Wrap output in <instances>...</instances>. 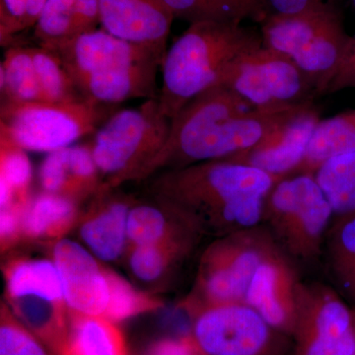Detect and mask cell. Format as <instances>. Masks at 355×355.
Instances as JSON below:
<instances>
[{
    "instance_id": "6da1fadb",
    "label": "cell",
    "mask_w": 355,
    "mask_h": 355,
    "mask_svg": "<svg viewBox=\"0 0 355 355\" xmlns=\"http://www.w3.org/2000/svg\"><path fill=\"white\" fill-rule=\"evenodd\" d=\"M279 180L251 166L209 161L164 170L154 190L200 234L221 237L261 225L266 198Z\"/></svg>"
},
{
    "instance_id": "7a4b0ae2",
    "label": "cell",
    "mask_w": 355,
    "mask_h": 355,
    "mask_svg": "<svg viewBox=\"0 0 355 355\" xmlns=\"http://www.w3.org/2000/svg\"><path fill=\"white\" fill-rule=\"evenodd\" d=\"M263 46L261 30L239 22L189 25L161 65V111L170 121L193 98L220 83L236 60Z\"/></svg>"
},
{
    "instance_id": "3957f363",
    "label": "cell",
    "mask_w": 355,
    "mask_h": 355,
    "mask_svg": "<svg viewBox=\"0 0 355 355\" xmlns=\"http://www.w3.org/2000/svg\"><path fill=\"white\" fill-rule=\"evenodd\" d=\"M335 218L314 175L294 174L272 187L263 205V226L297 268L321 266L324 241Z\"/></svg>"
},
{
    "instance_id": "277c9868",
    "label": "cell",
    "mask_w": 355,
    "mask_h": 355,
    "mask_svg": "<svg viewBox=\"0 0 355 355\" xmlns=\"http://www.w3.org/2000/svg\"><path fill=\"white\" fill-rule=\"evenodd\" d=\"M263 46L284 53L324 91L349 51L352 36L335 3H324L293 15H268L261 24Z\"/></svg>"
},
{
    "instance_id": "5b68a950",
    "label": "cell",
    "mask_w": 355,
    "mask_h": 355,
    "mask_svg": "<svg viewBox=\"0 0 355 355\" xmlns=\"http://www.w3.org/2000/svg\"><path fill=\"white\" fill-rule=\"evenodd\" d=\"M170 123L154 98L137 108L114 111L100 125L90 147L99 172L111 179L109 186L139 179L164 146Z\"/></svg>"
},
{
    "instance_id": "8992f818",
    "label": "cell",
    "mask_w": 355,
    "mask_h": 355,
    "mask_svg": "<svg viewBox=\"0 0 355 355\" xmlns=\"http://www.w3.org/2000/svg\"><path fill=\"white\" fill-rule=\"evenodd\" d=\"M113 108L85 99L69 103H1V137L23 150L50 153L94 135L114 113Z\"/></svg>"
},
{
    "instance_id": "52a82bcc",
    "label": "cell",
    "mask_w": 355,
    "mask_h": 355,
    "mask_svg": "<svg viewBox=\"0 0 355 355\" xmlns=\"http://www.w3.org/2000/svg\"><path fill=\"white\" fill-rule=\"evenodd\" d=\"M275 246L263 225L217 237L200 260L190 300L196 313L211 306L244 303L254 273Z\"/></svg>"
},
{
    "instance_id": "ba28073f",
    "label": "cell",
    "mask_w": 355,
    "mask_h": 355,
    "mask_svg": "<svg viewBox=\"0 0 355 355\" xmlns=\"http://www.w3.org/2000/svg\"><path fill=\"white\" fill-rule=\"evenodd\" d=\"M218 84L256 109L294 106L316 97L314 84L298 65L265 46L236 60Z\"/></svg>"
},
{
    "instance_id": "9c48e42d",
    "label": "cell",
    "mask_w": 355,
    "mask_h": 355,
    "mask_svg": "<svg viewBox=\"0 0 355 355\" xmlns=\"http://www.w3.org/2000/svg\"><path fill=\"white\" fill-rule=\"evenodd\" d=\"M191 338L202 355H286L289 338L250 306L231 303L198 311Z\"/></svg>"
},
{
    "instance_id": "30bf717a",
    "label": "cell",
    "mask_w": 355,
    "mask_h": 355,
    "mask_svg": "<svg viewBox=\"0 0 355 355\" xmlns=\"http://www.w3.org/2000/svg\"><path fill=\"white\" fill-rule=\"evenodd\" d=\"M302 104L279 108H253L236 114L209 116L193 130L178 150L175 166L183 168L209 161L226 160L248 150Z\"/></svg>"
},
{
    "instance_id": "8fae6325",
    "label": "cell",
    "mask_w": 355,
    "mask_h": 355,
    "mask_svg": "<svg viewBox=\"0 0 355 355\" xmlns=\"http://www.w3.org/2000/svg\"><path fill=\"white\" fill-rule=\"evenodd\" d=\"M293 355H355V319L328 282H303Z\"/></svg>"
},
{
    "instance_id": "7c38bea8",
    "label": "cell",
    "mask_w": 355,
    "mask_h": 355,
    "mask_svg": "<svg viewBox=\"0 0 355 355\" xmlns=\"http://www.w3.org/2000/svg\"><path fill=\"white\" fill-rule=\"evenodd\" d=\"M302 282L297 266L275 245L254 273L244 304L256 310L275 330L291 338Z\"/></svg>"
},
{
    "instance_id": "4fadbf2b",
    "label": "cell",
    "mask_w": 355,
    "mask_h": 355,
    "mask_svg": "<svg viewBox=\"0 0 355 355\" xmlns=\"http://www.w3.org/2000/svg\"><path fill=\"white\" fill-rule=\"evenodd\" d=\"M321 119L314 101L306 102L256 146L225 161L251 166L280 179L291 176L302 162Z\"/></svg>"
},
{
    "instance_id": "5bb4252c",
    "label": "cell",
    "mask_w": 355,
    "mask_h": 355,
    "mask_svg": "<svg viewBox=\"0 0 355 355\" xmlns=\"http://www.w3.org/2000/svg\"><path fill=\"white\" fill-rule=\"evenodd\" d=\"M51 51L60 58L76 88L102 70L149 62L162 65L164 60L155 51L114 37L102 28L65 40Z\"/></svg>"
},
{
    "instance_id": "9a60e30c",
    "label": "cell",
    "mask_w": 355,
    "mask_h": 355,
    "mask_svg": "<svg viewBox=\"0 0 355 355\" xmlns=\"http://www.w3.org/2000/svg\"><path fill=\"white\" fill-rule=\"evenodd\" d=\"M53 257L72 314L104 317L110 299L107 270H102L87 250L71 240H60L53 247Z\"/></svg>"
},
{
    "instance_id": "2e32d148",
    "label": "cell",
    "mask_w": 355,
    "mask_h": 355,
    "mask_svg": "<svg viewBox=\"0 0 355 355\" xmlns=\"http://www.w3.org/2000/svg\"><path fill=\"white\" fill-rule=\"evenodd\" d=\"M100 26L165 57L175 17L163 0H99Z\"/></svg>"
},
{
    "instance_id": "e0dca14e",
    "label": "cell",
    "mask_w": 355,
    "mask_h": 355,
    "mask_svg": "<svg viewBox=\"0 0 355 355\" xmlns=\"http://www.w3.org/2000/svg\"><path fill=\"white\" fill-rule=\"evenodd\" d=\"M160 62L118 65L96 72L79 84L83 99L104 106L116 107L135 99L159 97L157 73Z\"/></svg>"
},
{
    "instance_id": "ac0fdd59",
    "label": "cell",
    "mask_w": 355,
    "mask_h": 355,
    "mask_svg": "<svg viewBox=\"0 0 355 355\" xmlns=\"http://www.w3.org/2000/svg\"><path fill=\"white\" fill-rule=\"evenodd\" d=\"M99 173L90 144H73L48 153L40 182L44 191L76 200L97 190Z\"/></svg>"
},
{
    "instance_id": "d6986e66",
    "label": "cell",
    "mask_w": 355,
    "mask_h": 355,
    "mask_svg": "<svg viewBox=\"0 0 355 355\" xmlns=\"http://www.w3.org/2000/svg\"><path fill=\"white\" fill-rule=\"evenodd\" d=\"M321 266L328 284L355 311V214L334 218Z\"/></svg>"
},
{
    "instance_id": "ffe728a7",
    "label": "cell",
    "mask_w": 355,
    "mask_h": 355,
    "mask_svg": "<svg viewBox=\"0 0 355 355\" xmlns=\"http://www.w3.org/2000/svg\"><path fill=\"white\" fill-rule=\"evenodd\" d=\"M352 153H355V109L321 119L294 174L314 175L330 159Z\"/></svg>"
},
{
    "instance_id": "44dd1931",
    "label": "cell",
    "mask_w": 355,
    "mask_h": 355,
    "mask_svg": "<svg viewBox=\"0 0 355 355\" xmlns=\"http://www.w3.org/2000/svg\"><path fill=\"white\" fill-rule=\"evenodd\" d=\"M58 352L60 355H125V347L113 322L104 317L72 314Z\"/></svg>"
},
{
    "instance_id": "7402d4cb",
    "label": "cell",
    "mask_w": 355,
    "mask_h": 355,
    "mask_svg": "<svg viewBox=\"0 0 355 355\" xmlns=\"http://www.w3.org/2000/svg\"><path fill=\"white\" fill-rule=\"evenodd\" d=\"M128 211L127 202L114 200L92 214L81 226V238L100 260L114 261L123 253L128 239Z\"/></svg>"
},
{
    "instance_id": "603a6c76",
    "label": "cell",
    "mask_w": 355,
    "mask_h": 355,
    "mask_svg": "<svg viewBox=\"0 0 355 355\" xmlns=\"http://www.w3.org/2000/svg\"><path fill=\"white\" fill-rule=\"evenodd\" d=\"M178 19L198 22H239L261 24L268 14L261 0H163Z\"/></svg>"
},
{
    "instance_id": "cb8c5ba5",
    "label": "cell",
    "mask_w": 355,
    "mask_h": 355,
    "mask_svg": "<svg viewBox=\"0 0 355 355\" xmlns=\"http://www.w3.org/2000/svg\"><path fill=\"white\" fill-rule=\"evenodd\" d=\"M6 291L9 300L30 296L67 305L62 279L53 261L22 260L11 263L6 270Z\"/></svg>"
},
{
    "instance_id": "d4e9b609",
    "label": "cell",
    "mask_w": 355,
    "mask_h": 355,
    "mask_svg": "<svg viewBox=\"0 0 355 355\" xmlns=\"http://www.w3.org/2000/svg\"><path fill=\"white\" fill-rule=\"evenodd\" d=\"M1 103L46 102L29 46L7 49L0 64Z\"/></svg>"
},
{
    "instance_id": "484cf974",
    "label": "cell",
    "mask_w": 355,
    "mask_h": 355,
    "mask_svg": "<svg viewBox=\"0 0 355 355\" xmlns=\"http://www.w3.org/2000/svg\"><path fill=\"white\" fill-rule=\"evenodd\" d=\"M76 212V200L43 191L26 205L23 231L29 237H57L67 230Z\"/></svg>"
},
{
    "instance_id": "4316f807",
    "label": "cell",
    "mask_w": 355,
    "mask_h": 355,
    "mask_svg": "<svg viewBox=\"0 0 355 355\" xmlns=\"http://www.w3.org/2000/svg\"><path fill=\"white\" fill-rule=\"evenodd\" d=\"M314 177L330 202L335 217L355 214V153L330 159L315 172Z\"/></svg>"
},
{
    "instance_id": "83f0119b",
    "label": "cell",
    "mask_w": 355,
    "mask_h": 355,
    "mask_svg": "<svg viewBox=\"0 0 355 355\" xmlns=\"http://www.w3.org/2000/svg\"><path fill=\"white\" fill-rule=\"evenodd\" d=\"M164 210L150 205H140L130 209L128 238L135 246L156 245L200 234L190 224L175 228Z\"/></svg>"
},
{
    "instance_id": "f1b7e54d",
    "label": "cell",
    "mask_w": 355,
    "mask_h": 355,
    "mask_svg": "<svg viewBox=\"0 0 355 355\" xmlns=\"http://www.w3.org/2000/svg\"><path fill=\"white\" fill-rule=\"evenodd\" d=\"M31 178V163L25 150L1 137V209L29 202L28 190Z\"/></svg>"
},
{
    "instance_id": "f546056e",
    "label": "cell",
    "mask_w": 355,
    "mask_h": 355,
    "mask_svg": "<svg viewBox=\"0 0 355 355\" xmlns=\"http://www.w3.org/2000/svg\"><path fill=\"white\" fill-rule=\"evenodd\" d=\"M30 53L46 102L69 103L83 100L57 53L40 46L30 48Z\"/></svg>"
},
{
    "instance_id": "4dcf8cb0",
    "label": "cell",
    "mask_w": 355,
    "mask_h": 355,
    "mask_svg": "<svg viewBox=\"0 0 355 355\" xmlns=\"http://www.w3.org/2000/svg\"><path fill=\"white\" fill-rule=\"evenodd\" d=\"M195 237L190 236L161 244L135 246L130 256V270L142 282L158 279L173 261L188 253Z\"/></svg>"
},
{
    "instance_id": "1f68e13d",
    "label": "cell",
    "mask_w": 355,
    "mask_h": 355,
    "mask_svg": "<svg viewBox=\"0 0 355 355\" xmlns=\"http://www.w3.org/2000/svg\"><path fill=\"white\" fill-rule=\"evenodd\" d=\"M76 0H48L34 27V37L42 48L53 50L69 38Z\"/></svg>"
},
{
    "instance_id": "d6a6232c",
    "label": "cell",
    "mask_w": 355,
    "mask_h": 355,
    "mask_svg": "<svg viewBox=\"0 0 355 355\" xmlns=\"http://www.w3.org/2000/svg\"><path fill=\"white\" fill-rule=\"evenodd\" d=\"M107 275L110 299L104 318L112 322L121 321L155 307L153 300L135 291L125 279L113 272H107Z\"/></svg>"
},
{
    "instance_id": "836d02e7",
    "label": "cell",
    "mask_w": 355,
    "mask_h": 355,
    "mask_svg": "<svg viewBox=\"0 0 355 355\" xmlns=\"http://www.w3.org/2000/svg\"><path fill=\"white\" fill-rule=\"evenodd\" d=\"M0 355H51L36 335L9 313L2 309L0 326Z\"/></svg>"
},
{
    "instance_id": "e575fe53",
    "label": "cell",
    "mask_w": 355,
    "mask_h": 355,
    "mask_svg": "<svg viewBox=\"0 0 355 355\" xmlns=\"http://www.w3.org/2000/svg\"><path fill=\"white\" fill-rule=\"evenodd\" d=\"M27 0H0V41L8 43L14 35L24 31Z\"/></svg>"
},
{
    "instance_id": "d590c367",
    "label": "cell",
    "mask_w": 355,
    "mask_h": 355,
    "mask_svg": "<svg viewBox=\"0 0 355 355\" xmlns=\"http://www.w3.org/2000/svg\"><path fill=\"white\" fill-rule=\"evenodd\" d=\"M100 25L99 0H76L69 38L94 31Z\"/></svg>"
},
{
    "instance_id": "8d00e7d4",
    "label": "cell",
    "mask_w": 355,
    "mask_h": 355,
    "mask_svg": "<svg viewBox=\"0 0 355 355\" xmlns=\"http://www.w3.org/2000/svg\"><path fill=\"white\" fill-rule=\"evenodd\" d=\"M347 89H355V34L352 36L349 51L336 70L324 95L334 94Z\"/></svg>"
},
{
    "instance_id": "74e56055",
    "label": "cell",
    "mask_w": 355,
    "mask_h": 355,
    "mask_svg": "<svg viewBox=\"0 0 355 355\" xmlns=\"http://www.w3.org/2000/svg\"><path fill=\"white\" fill-rule=\"evenodd\" d=\"M27 203H16L6 209H1L0 214V234L2 244H7L17 237L23 230V216Z\"/></svg>"
},
{
    "instance_id": "f35d334b",
    "label": "cell",
    "mask_w": 355,
    "mask_h": 355,
    "mask_svg": "<svg viewBox=\"0 0 355 355\" xmlns=\"http://www.w3.org/2000/svg\"><path fill=\"white\" fill-rule=\"evenodd\" d=\"M268 15H293L334 0H261Z\"/></svg>"
},
{
    "instance_id": "ab89813d",
    "label": "cell",
    "mask_w": 355,
    "mask_h": 355,
    "mask_svg": "<svg viewBox=\"0 0 355 355\" xmlns=\"http://www.w3.org/2000/svg\"><path fill=\"white\" fill-rule=\"evenodd\" d=\"M153 355H202L193 343V338L167 340L154 347Z\"/></svg>"
},
{
    "instance_id": "60d3db41",
    "label": "cell",
    "mask_w": 355,
    "mask_h": 355,
    "mask_svg": "<svg viewBox=\"0 0 355 355\" xmlns=\"http://www.w3.org/2000/svg\"><path fill=\"white\" fill-rule=\"evenodd\" d=\"M46 1L48 0H27L26 1L25 30L35 27Z\"/></svg>"
},
{
    "instance_id": "b9f144b4",
    "label": "cell",
    "mask_w": 355,
    "mask_h": 355,
    "mask_svg": "<svg viewBox=\"0 0 355 355\" xmlns=\"http://www.w3.org/2000/svg\"><path fill=\"white\" fill-rule=\"evenodd\" d=\"M352 1V6H354V8L355 9V0H350Z\"/></svg>"
}]
</instances>
